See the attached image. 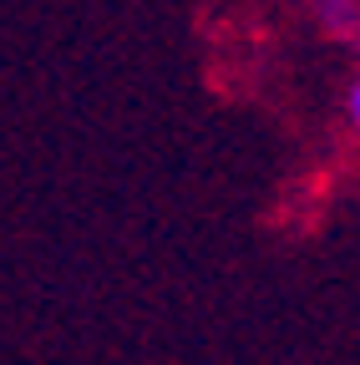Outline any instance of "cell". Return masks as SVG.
<instances>
[{"instance_id":"6da1fadb","label":"cell","mask_w":360,"mask_h":365,"mask_svg":"<svg viewBox=\"0 0 360 365\" xmlns=\"http://www.w3.org/2000/svg\"><path fill=\"white\" fill-rule=\"evenodd\" d=\"M345 117H350V132L360 137V76L350 81V97H345Z\"/></svg>"}]
</instances>
